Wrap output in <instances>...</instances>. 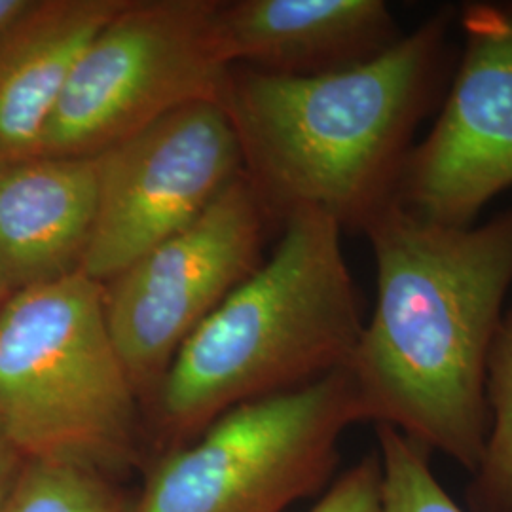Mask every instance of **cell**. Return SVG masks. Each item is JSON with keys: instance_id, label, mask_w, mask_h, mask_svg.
<instances>
[{"instance_id": "7", "label": "cell", "mask_w": 512, "mask_h": 512, "mask_svg": "<svg viewBox=\"0 0 512 512\" xmlns=\"http://www.w3.org/2000/svg\"><path fill=\"white\" fill-rule=\"evenodd\" d=\"M270 222L241 173L200 219L103 285L110 336L143 412L184 342L260 268Z\"/></svg>"}, {"instance_id": "9", "label": "cell", "mask_w": 512, "mask_h": 512, "mask_svg": "<svg viewBox=\"0 0 512 512\" xmlns=\"http://www.w3.org/2000/svg\"><path fill=\"white\" fill-rule=\"evenodd\" d=\"M458 25L463 50L437 122L406 162L397 205L469 228L512 186V2H467Z\"/></svg>"}, {"instance_id": "11", "label": "cell", "mask_w": 512, "mask_h": 512, "mask_svg": "<svg viewBox=\"0 0 512 512\" xmlns=\"http://www.w3.org/2000/svg\"><path fill=\"white\" fill-rule=\"evenodd\" d=\"M95 202L93 158L0 165V291L10 298L80 272Z\"/></svg>"}, {"instance_id": "17", "label": "cell", "mask_w": 512, "mask_h": 512, "mask_svg": "<svg viewBox=\"0 0 512 512\" xmlns=\"http://www.w3.org/2000/svg\"><path fill=\"white\" fill-rule=\"evenodd\" d=\"M23 465H25V459L19 456L18 452L12 448V444L0 433V507L12 492Z\"/></svg>"}, {"instance_id": "2", "label": "cell", "mask_w": 512, "mask_h": 512, "mask_svg": "<svg viewBox=\"0 0 512 512\" xmlns=\"http://www.w3.org/2000/svg\"><path fill=\"white\" fill-rule=\"evenodd\" d=\"M444 6L366 63L285 78L232 67L222 92L243 175L270 220L321 211L363 232L397 203L421 122L437 112L458 61Z\"/></svg>"}, {"instance_id": "19", "label": "cell", "mask_w": 512, "mask_h": 512, "mask_svg": "<svg viewBox=\"0 0 512 512\" xmlns=\"http://www.w3.org/2000/svg\"><path fill=\"white\" fill-rule=\"evenodd\" d=\"M6 302H8V296L0 291V311H2V308H4V304H6Z\"/></svg>"}, {"instance_id": "5", "label": "cell", "mask_w": 512, "mask_h": 512, "mask_svg": "<svg viewBox=\"0 0 512 512\" xmlns=\"http://www.w3.org/2000/svg\"><path fill=\"white\" fill-rule=\"evenodd\" d=\"M359 421L348 368L239 404L158 461L135 512H283L325 486L338 440Z\"/></svg>"}, {"instance_id": "16", "label": "cell", "mask_w": 512, "mask_h": 512, "mask_svg": "<svg viewBox=\"0 0 512 512\" xmlns=\"http://www.w3.org/2000/svg\"><path fill=\"white\" fill-rule=\"evenodd\" d=\"M310 512H382V463L370 454L340 476Z\"/></svg>"}, {"instance_id": "14", "label": "cell", "mask_w": 512, "mask_h": 512, "mask_svg": "<svg viewBox=\"0 0 512 512\" xmlns=\"http://www.w3.org/2000/svg\"><path fill=\"white\" fill-rule=\"evenodd\" d=\"M0 512H135L110 476L82 467L25 461Z\"/></svg>"}, {"instance_id": "18", "label": "cell", "mask_w": 512, "mask_h": 512, "mask_svg": "<svg viewBox=\"0 0 512 512\" xmlns=\"http://www.w3.org/2000/svg\"><path fill=\"white\" fill-rule=\"evenodd\" d=\"M31 4L33 0H0V31L25 14Z\"/></svg>"}, {"instance_id": "8", "label": "cell", "mask_w": 512, "mask_h": 512, "mask_svg": "<svg viewBox=\"0 0 512 512\" xmlns=\"http://www.w3.org/2000/svg\"><path fill=\"white\" fill-rule=\"evenodd\" d=\"M93 160L95 220L80 272L101 285L200 219L243 173L217 101L175 110Z\"/></svg>"}, {"instance_id": "15", "label": "cell", "mask_w": 512, "mask_h": 512, "mask_svg": "<svg viewBox=\"0 0 512 512\" xmlns=\"http://www.w3.org/2000/svg\"><path fill=\"white\" fill-rule=\"evenodd\" d=\"M378 427L382 512H465L431 469V452L389 425Z\"/></svg>"}, {"instance_id": "13", "label": "cell", "mask_w": 512, "mask_h": 512, "mask_svg": "<svg viewBox=\"0 0 512 512\" xmlns=\"http://www.w3.org/2000/svg\"><path fill=\"white\" fill-rule=\"evenodd\" d=\"M486 401L490 435L467 499L475 512H512V308L503 311L490 349Z\"/></svg>"}, {"instance_id": "10", "label": "cell", "mask_w": 512, "mask_h": 512, "mask_svg": "<svg viewBox=\"0 0 512 512\" xmlns=\"http://www.w3.org/2000/svg\"><path fill=\"white\" fill-rule=\"evenodd\" d=\"M217 33L230 67L285 78L351 69L403 38L382 0H220Z\"/></svg>"}, {"instance_id": "6", "label": "cell", "mask_w": 512, "mask_h": 512, "mask_svg": "<svg viewBox=\"0 0 512 512\" xmlns=\"http://www.w3.org/2000/svg\"><path fill=\"white\" fill-rule=\"evenodd\" d=\"M220 0H126L78 55L40 156L95 158L194 103L222 101Z\"/></svg>"}, {"instance_id": "3", "label": "cell", "mask_w": 512, "mask_h": 512, "mask_svg": "<svg viewBox=\"0 0 512 512\" xmlns=\"http://www.w3.org/2000/svg\"><path fill=\"white\" fill-rule=\"evenodd\" d=\"M281 228L272 256L184 342L148 410L171 450L239 404L306 387L355 355L365 319L344 230L321 211Z\"/></svg>"}, {"instance_id": "4", "label": "cell", "mask_w": 512, "mask_h": 512, "mask_svg": "<svg viewBox=\"0 0 512 512\" xmlns=\"http://www.w3.org/2000/svg\"><path fill=\"white\" fill-rule=\"evenodd\" d=\"M143 406L112 342L105 287L82 272L0 311V433L25 461L112 476L139 456Z\"/></svg>"}, {"instance_id": "1", "label": "cell", "mask_w": 512, "mask_h": 512, "mask_svg": "<svg viewBox=\"0 0 512 512\" xmlns=\"http://www.w3.org/2000/svg\"><path fill=\"white\" fill-rule=\"evenodd\" d=\"M365 236L378 296L348 366L365 421L475 475L490 435L488 357L512 285V207L454 228L395 203Z\"/></svg>"}, {"instance_id": "12", "label": "cell", "mask_w": 512, "mask_h": 512, "mask_svg": "<svg viewBox=\"0 0 512 512\" xmlns=\"http://www.w3.org/2000/svg\"><path fill=\"white\" fill-rule=\"evenodd\" d=\"M126 0H33L0 31V165L40 156L78 55Z\"/></svg>"}]
</instances>
